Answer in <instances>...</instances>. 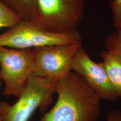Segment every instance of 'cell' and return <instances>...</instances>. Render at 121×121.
Listing matches in <instances>:
<instances>
[{
  "label": "cell",
  "instance_id": "4fadbf2b",
  "mask_svg": "<svg viewBox=\"0 0 121 121\" xmlns=\"http://www.w3.org/2000/svg\"><path fill=\"white\" fill-rule=\"evenodd\" d=\"M107 121H121V111L113 109L110 110L107 116Z\"/></svg>",
  "mask_w": 121,
  "mask_h": 121
},
{
  "label": "cell",
  "instance_id": "8992f818",
  "mask_svg": "<svg viewBox=\"0 0 121 121\" xmlns=\"http://www.w3.org/2000/svg\"><path fill=\"white\" fill-rule=\"evenodd\" d=\"M82 42L33 48V75L60 78L72 71V64Z\"/></svg>",
  "mask_w": 121,
  "mask_h": 121
},
{
  "label": "cell",
  "instance_id": "7c38bea8",
  "mask_svg": "<svg viewBox=\"0 0 121 121\" xmlns=\"http://www.w3.org/2000/svg\"><path fill=\"white\" fill-rule=\"evenodd\" d=\"M113 24L117 30H121V0H113L111 3Z\"/></svg>",
  "mask_w": 121,
  "mask_h": 121
},
{
  "label": "cell",
  "instance_id": "8fae6325",
  "mask_svg": "<svg viewBox=\"0 0 121 121\" xmlns=\"http://www.w3.org/2000/svg\"><path fill=\"white\" fill-rule=\"evenodd\" d=\"M104 44L107 50L115 51L121 55V30H117L108 36Z\"/></svg>",
  "mask_w": 121,
  "mask_h": 121
},
{
  "label": "cell",
  "instance_id": "9c48e42d",
  "mask_svg": "<svg viewBox=\"0 0 121 121\" xmlns=\"http://www.w3.org/2000/svg\"><path fill=\"white\" fill-rule=\"evenodd\" d=\"M17 13L22 20L32 21L35 14V0H1Z\"/></svg>",
  "mask_w": 121,
  "mask_h": 121
},
{
  "label": "cell",
  "instance_id": "5b68a950",
  "mask_svg": "<svg viewBox=\"0 0 121 121\" xmlns=\"http://www.w3.org/2000/svg\"><path fill=\"white\" fill-rule=\"evenodd\" d=\"M33 49L0 46V77L4 83V96L19 98L33 75Z\"/></svg>",
  "mask_w": 121,
  "mask_h": 121
},
{
  "label": "cell",
  "instance_id": "277c9868",
  "mask_svg": "<svg viewBox=\"0 0 121 121\" xmlns=\"http://www.w3.org/2000/svg\"><path fill=\"white\" fill-rule=\"evenodd\" d=\"M35 4L32 22L48 31L76 30L84 17V0H35Z\"/></svg>",
  "mask_w": 121,
  "mask_h": 121
},
{
  "label": "cell",
  "instance_id": "7a4b0ae2",
  "mask_svg": "<svg viewBox=\"0 0 121 121\" xmlns=\"http://www.w3.org/2000/svg\"><path fill=\"white\" fill-rule=\"evenodd\" d=\"M58 79L30 76L26 87L17 101L10 105L0 102V116L2 121H28L35 110L45 111L53 102V96Z\"/></svg>",
  "mask_w": 121,
  "mask_h": 121
},
{
  "label": "cell",
  "instance_id": "5bb4252c",
  "mask_svg": "<svg viewBox=\"0 0 121 121\" xmlns=\"http://www.w3.org/2000/svg\"><path fill=\"white\" fill-rule=\"evenodd\" d=\"M1 85H2V80H1V77H0V87H1ZM0 121H2V120H1V116H0Z\"/></svg>",
  "mask_w": 121,
  "mask_h": 121
},
{
  "label": "cell",
  "instance_id": "3957f363",
  "mask_svg": "<svg viewBox=\"0 0 121 121\" xmlns=\"http://www.w3.org/2000/svg\"><path fill=\"white\" fill-rule=\"evenodd\" d=\"M80 42H82V36L77 29L53 32L24 20L0 34V46L15 49H33Z\"/></svg>",
  "mask_w": 121,
  "mask_h": 121
},
{
  "label": "cell",
  "instance_id": "ba28073f",
  "mask_svg": "<svg viewBox=\"0 0 121 121\" xmlns=\"http://www.w3.org/2000/svg\"><path fill=\"white\" fill-rule=\"evenodd\" d=\"M100 57L111 84L121 99V55L115 51L106 50Z\"/></svg>",
  "mask_w": 121,
  "mask_h": 121
},
{
  "label": "cell",
  "instance_id": "52a82bcc",
  "mask_svg": "<svg viewBox=\"0 0 121 121\" xmlns=\"http://www.w3.org/2000/svg\"><path fill=\"white\" fill-rule=\"evenodd\" d=\"M72 71L82 77L101 99L114 101L118 96L113 88L102 62L94 61L81 45L72 64Z\"/></svg>",
  "mask_w": 121,
  "mask_h": 121
},
{
  "label": "cell",
  "instance_id": "30bf717a",
  "mask_svg": "<svg viewBox=\"0 0 121 121\" xmlns=\"http://www.w3.org/2000/svg\"><path fill=\"white\" fill-rule=\"evenodd\" d=\"M22 20L17 13L0 0V29L11 28Z\"/></svg>",
  "mask_w": 121,
  "mask_h": 121
},
{
  "label": "cell",
  "instance_id": "6da1fadb",
  "mask_svg": "<svg viewBox=\"0 0 121 121\" xmlns=\"http://www.w3.org/2000/svg\"><path fill=\"white\" fill-rule=\"evenodd\" d=\"M55 105L40 121H98L101 99L82 77L70 72L57 81Z\"/></svg>",
  "mask_w": 121,
  "mask_h": 121
}]
</instances>
